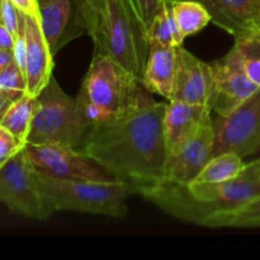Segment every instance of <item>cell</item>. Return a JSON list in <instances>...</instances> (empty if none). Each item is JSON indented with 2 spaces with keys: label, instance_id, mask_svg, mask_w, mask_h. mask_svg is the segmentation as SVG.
<instances>
[{
  "label": "cell",
  "instance_id": "cell-24",
  "mask_svg": "<svg viewBox=\"0 0 260 260\" xmlns=\"http://www.w3.org/2000/svg\"><path fill=\"white\" fill-rule=\"evenodd\" d=\"M0 89L4 90L14 101L27 93L25 74L17 62L12 61L4 70L0 71Z\"/></svg>",
  "mask_w": 260,
  "mask_h": 260
},
{
  "label": "cell",
  "instance_id": "cell-11",
  "mask_svg": "<svg viewBox=\"0 0 260 260\" xmlns=\"http://www.w3.org/2000/svg\"><path fill=\"white\" fill-rule=\"evenodd\" d=\"M216 89L211 63L196 57L180 46L172 101L202 104L212 109Z\"/></svg>",
  "mask_w": 260,
  "mask_h": 260
},
{
  "label": "cell",
  "instance_id": "cell-34",
  "mask_svg": "<svg viewBox=\"0 0 260 260\" xmlns=\"http://www.w3.org/2000/svg\"><path fill=\"white\" fill-rule=\"evenodd\" d=\"M258 157H260V147H258V149H256L255 151H254V154L250 156V160L258 159Z\"/></svg>",
  "mask_w": 260,
  "mask_h": 260
},
{
  "label": "cell",
  "instance_id": "cell-21",
  "mask_svg": "<svg viewBox=\"0 0 260 260\" xmlns=\"http://www.w3.org/2000/svg\"><path fill=\"white\" fill-rule=\"evenodd\" d=\"M37 104V96L25 93L14 102L0 121L4 128L14 135L18 140L27 144V137L32 124L33 114Z\"/></svg>",
  "mask_w": 260,
  "mask_h": 260
},
{
  "label": "cell",
  "instance_id": "cell-14",
  "mask_svg": "<svg viewBox=\"0 0 260 260\" xmlns=\"http://www.w3.org/2000/svg\"><path fill=\"white\" fill-rule=\"evenodd\" d=\"M25 17V79L27 93L37 96L52 78L53 55L38 15Z\"/></svg>",
  "mask_w": 260,
  "mask_h": 260
},
{
  "label": "cell",
  "instance_id": "cell-26",
  "mask_svg": "<svg viewBox=\"0 0 260 260\" xmlns=\"http://www.w3.org/2000/svg\"><path fill=\"white\" fill-rule=\"evenodd\" d=\"M78 2L80 5L81 14H83L86 33L90 36L95 28L96 22H98L99 12H101L103 0H78Z\"/></svg>",
  "mask_w": 260,
  "mask_h": 260
},
{
  "label": "cell",
  "instance_id": "cell-6",
  "mask_svg": "<svg viewBox=\"0 0 260 260\" xmlns=\"http://www.w3.org/2000/svg\"><path fill=\"white\" fill-rule=\"evenodd\" d=\"M90 129L78 101L68 95L52 76L37 95L27 144H61L80 151Z\"/></svg>",
  "mask_w": 260,
  "mask_h": 260
},
{
  "label": "cell",
  "instance_id": "cell-16",
  "mask_svg": "<svg viewBox=\"0 0 260 260\" xmlns=\"http://www.w3.org/2000/svg\"><path fill=\"white\" fill-rule=\"evenodd\" d=\"M211 14V22L234 37L255 32L260 0H198Z\"/></svg>",
  "mask_w": 260,
  "mask_h": 260
},
{
  "label": "cell",
  "instance_id": "cell-17",
  "mask_svg": "<svg viewBox=\"0 0 260 260\" xmlns=\"http://www.w3.org/2000/svg\"><path fill=\"white\" fill-rule=\"evenodd\" d=\"M179 47L151 46L149 50L146 65L141 84L150 93L159 94L172 101L175 74L178 66Z\"/></svg>",
  "mask_w": 260,
  "mask_h": 260
},
{
  "label": "cell",
  "instance_id": "cell-37",
  "mask_svg": "<svg viewBox=\"0 0 260 260\" xmlns=\"http://www.w3.org/2000/svg\"><path fill=\"white\" fill-rule=\"evenodd\" d=\"M167 2H175V0H167Z\"/></svg>",
  "mask_w": 260,
  "mask_h": 260
},
{
  "label": "cell",
  "instance_id": "cell-1",
  "mask_svg": "<svg viewBox=\"0 0 260 260\" xmlns=\"http://www.w3.org/2000/svg\"><path fill=\"white\" fill-rule=\"evenodd\" d=\"M165 107L144 86L136 104L124 116L90 129L80 152L113 179L142 194L164 178Z\"/></svg>",
  "mask_w": 260,
  "mask_h": 260
},
{
  "label": "cell",
  "instance_id": "cell-32",
  "mask_svg": "<svg viewBox=\"0 0 260 260\" xmlns=\"http://www.w3.org/2000/svg\"><path fill=\"white\" fill-rule=\"evenodd\" d=\"M14 102H15L14 99L10 98V96L8 95L4 90H2V89H0V121H2V118L4 117V114L7 113V111L9 109V107L12 106Z\"/></svg>",
  "mask_w": 260,
  "mask_h": 260
},
{
  "label": "cell",
  "instance_id": "cell-15",
  "mask_svg": "<svg viewBox=\"0 0 260 260\" xmlns=\"http://www.w3.org/2000/svg\"><path fill=\"white\" fill-rule=\"evenodd\" d=\"M212 118V109L202 104L169 101L164 113V136L168 155L174 154Z\"/></svg>",
  "mask_w": 260,
  "mask_h": 260
},
{
  "label": "cell",
  "instance_id": "cell-28",
  "mask_svg": "<svg viewBox=\"0 0 260 260\" xmlns=\"http://www.w3.org/2000/svg\"><path fill=\"white\" fill-rule=\"evenodd\" d=\"M134 2L136 4L137 10H139L140 17H141L142 22H144L145 27L147 29V27L152 22L156 13L161 8L164 0H134Z\"/></svg>",
  "mask_w": 260,
  "mask_h": 260
},
{
  "label": "cell",
  "instance_id": "cell-29",
  "mask_svg": "<svg viewBox=\"0 0 260 260\" xmlns=\"http://www.w3.org/2000/svg\"><path fill=\"white\" fill-rule=\"evenodd\" d=\"M12 2L24 14L40 15L38 0H12Z\"/></svg>",
  "mask_w": 260,
  "mask_h": 260
},
{
  "label": "cell",
  "instance_id": "cell-20",
  "mask_svg": "<svg viewBox=\"0 0 260 260\" xmlns=\"http://www.w3.org/2000/svg\"><path fill=\"white\" fill-rule=\"evenodd\" d=\"M244 159L235 152H223L215 155L205 165L194 182L222 183L241 177L245 169Z\"/></svg>",
  "mask_w": 260,
  "mask_h": 260
},
{
  "label": "cell",
  "instance_id": "cell-3",
  "mask_svg": "<svg viewBox=\"0 0 260 260\" xmlns=\"http://www.w3.org/2000/svg\"><path fill=\"white\" fill-rule=\"evenodd\" d=\"M142 88L141 81L121 63L95 52L76 101L93 128L124 116L136 104Z\"/></svg>",
  "mask_w": 260,
  "mask_h": 260
},
{
  "label": "cell",
  "instance_id": "cell-8",
  "mask_svg": "<svg viewBox=\"0 0 260 260\" xmlns=\"http://www.w3.org/2000/svg\"><path fill=\"white\" fill-rule=\"evenodd\" d=\"M213 156L235 152L250 157L260 147V89L226 116L213 118Z\"/></svg>",
  "mask_w": 260,
  "mask_h": 260
},
{
  "label": "cell",
  "instance_id": "cell-27",
  "mask_svg": "<svg viewBox=\"0 0 260 260\" xmlns=\"http://www.w3.org/2000/svg\"><path fill=\"white\" fill-rule=\"evenodd\" d=\"M20 10L13 4L12 0H3L2 12H0V23L10 30L13 36H17L19 29Z\"/></svg>",
  "mask_w": 260,
  "mask_h": 260
},
{
  "label": "cell",
  "instance_id": "cell-18",
  "mask_svg": "<svg viewBox=\"0 0 260 260\" xmlns=\"http://www.w3.org/2000/svg\"><path fill=\"white\" fill-rule=\"evenodd\" d=\"M149 47H180L185 38L180 32L172 10V2L164 0L161 8L146 29Z\"/></svg>",
  "mask_w": 260,
  "mask_h": 260
},
{
  "label": "cell",
  "instance_id": "cell-12",
  "mask_svg": "<svg viewBox=\"0 0 260 260\" xmlns=\"http://www.w3.org/2000/svg\"><path fill=\"white\" fill-rule=\"evenodd\" d=\"M213 145L215 128L212 117L178 151L168 155L162 179L182 184L193 182L213 156Z\"/></svg>",
  "mask_w": 260,
  "mask_h": 260
},
{
  "label": "cell",
  "instance_id": "cell-4",
  "mask_svg": "<svg viewBox=\"0 0 260 260\" xmlns=\"http://www.w3.org/2000/svg\"><path fill=\"white\" fill-rule=\"evenodd\" d=\"M90 37L96 53L109 56L142 80L150 47L134 0H103Z\"/></svg>",
  "mask_w": 260,
  "mask_h": 260
},
{
  "label": "cell",
  "instance_id": "cell-33",
  "mask_svg": "<svg viewBox=\"0 0 260 260\" xmlns=\"http://www.w3.org/2000/svg\"><path fill=\"white\" fill-rule=\"evenodd\" d=\"M12 61H14L13 50H2L0 48V71L4 70Z\"/></svg>",
  "mask_w": 260,
  "mask_h": 260
},
{
  "label": "cell",
  "instance_id": "cell-19",
  "mask_svg": "<svg viewBox=\"0 0 260 260\" xmlns=\"http://www.w3.org/2000/svg\"><path fill=\"white\" fill-rule=\"evenodd\" d=\"M203 226L212 229L260 228V196L235 208L213 213L205 221Z\"/></svg>",
  "mask_w": 260,
  "mask_h": 260
},
{
  "label": "cell",
  "instance_id": "cell-9",
  "mask_svg": "<svg viewBox=\"0 0 260 260\" xmlns=\"http://www.w3.org/2000/svg\"><path fill=\"white\" fill-rule=\"evenodd\" d=\"M35 169L61 179L111 180L113 178L79 150L61 144H25Z\"/></svg>",
  "mask_w": 260,
  "mask_h": 260
},
{
  "label": "cell",
  "instance_id": "cell-10",
  "mask_svg": "<svg viewBox=\"0 0 260 260\" xmlns=\"http://www.w3.org/2000/svg\"><path fill=\"white\" fill-rule=\"evenodd\" d=\"M211 66L216 89L212 111L218 116L231 113L259 90L258 86L244 71L240 58L234 48H231L223 57L211 62Z\"/></svg>",
  "mask_w": 260,
  "mask_h": 260
},
{
  "label": "cell",
  "instance_id": "cell-7",
  "mask_svg": "<svg viewBox=\"0 0 260 260\" xmlns=\"http://www.w3.org/2000/svg\"><path fill=\"white\" fill-rule=\"evenodd\" d=\"M0 202L25 217L38 221L50 217L24 147L0 168Z\"/></svg>",
  "mask_w": 260,
  "mask_h": 260
},
{
  "label": "cell",
  "instance_id": "cell-22",
  "mask_svg": "<svg viewBox=\"0 0 260 260\" xmlns=\"http://www.w3.org/2000/svg\"><path fill=\"white\" fill-rule=\"evenodd\" d=\"M172 10L184 38L198 33L211 22V14L198 0H175Z\"/></svg>",
  "mask_w": 260,
  "mask_h": 260
},
{
  "label": "cell",
  "instance_id": "cell-35",
  "mask_svg": "<svg viewBox=\"0 0 260 260\" xmlns=\"http://www.w3.org/2000/svg\"><path fill=\"white\" fill-rule=\"evenodd\" d=\"M255 32H260V12L258 15V19H256V25H255Z\"/></svg>",
  "mask_w": 260,
  "mask_h": 260
},
{
  "label": "cell",
  "instance_id": "cell-2",
  "mask_svg": "<svg viewBox=\"0 0 260 260\" xmlns=\"http://www.w3.org/2000/svg\"><path fill=\"white\" fill-rule=\"evenodd\" d=\"M147 201L185 222L203 226L218 211L244 205L260 196V178L239 177L222 183L190 182L188 184L161 179L145 190Z\"/></svg>",
  "mask_w": 260,
  "mask_h": 260
},
{
  "label": "cell",
  "instance_id": "cell-31",
  "mask_svg": "<svg viewBox=\"0 0 260 260\" xmlns=\"http://www.w3.org/2000/svg\"><path fill=\"white\" fill-rule=\"evenodd\" d=\"M241 175L248 178H260V157L246 162L245 169Z\"/></svg>",
  "mask_w": 260,
  "mask_h": 260
},
{
  "label": "cell",
  "instance_id": "cell-13",
  "mask_svg": "<svg viewBox=\"0 0 260 260\" xmlns=\"http://www.w3.org/2000/svg\"><path fill=\"white\" fill-rule=\"evenodd\" d=\"M40 23L52 55L86 32L78 0H38Z\"/></svg>",
  "mask_w": 260,
  "mask_h": 260
},
{
  "label": "cell",
  "instance_id": "cell-5",
  "mask_svg": "<svg viewBox=\"0 0 260 260\" xmlns=\"http://www.w3.org/2000/svg\"><path fill=\"white\" fill-rule=\"evenodd\" d=\"M35 172L50 217L57 211H70L121 218L127 213L128 196L136 194L127 183L116 179H61Z\"/></svg>",
  "mask_w": 260,
  "mask_h": 260
},
{
  "label": "cell",
  "instance_id": "cell-23",
  "mask_svg": "<svg viewBox=\"0 0 260 260\" xmlns=\"http://www.w3.org/2000/svg\"><path fill=\"white\" fill-rule=\"evenodd\" d=\"M233 48L238 53L248 78L260 89V32L239 36Z\"/></svg>",
  "mask_w": 260,
  "mask_h": 260
},
{
  "label": "cell",
  "instance_id": "cell-36",
  "mask_svg": "<svg viewBox=\"0 0 260 260\" xmlns=\"http://www.w3.org/2000/svg\"><path fill=\"white\" fill-rule=\"evenodd\" d=\"M2 2L3 0H0V12H2Z\"/></svg>",
  "mask_w": 260,
  "mask_h": 260
},
{
  "label": "cell",
  "instance_id": "cell-30",
  "mask_svg": "<svg viewBox=\"0 0 260 260\" xmlns=\"http://www.w3.org/2000/svg\"><path fill=\"white\" fill-rule=\"evenodd\" d=\"M15 38L10 33V30L7 27L0 23V48L2 50H13L14 48Z\"/></svg>",
  "mask_w": 260,
  "mask_h": 260
},
{
  "label": "cell",
  "instance_id": "cell-25",
  "mask_svg": "<svg viewBox=\"0 0 260 260\" xmlns=\"http://www.w3.org/2000/svg\"><path fill=\"white\" fill-rule=\"evenodd\" d=\"M25 146L24 142L18 140L13 134L0 124V168L7 164L19 150Z\"/></svg>",
  "mask_w": 260,
  "mask_h": 260
}]
</instances>
